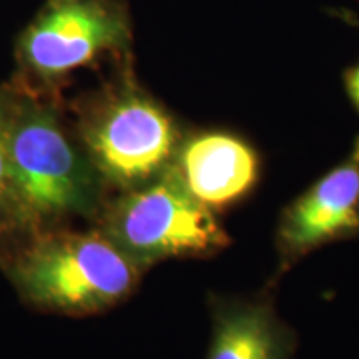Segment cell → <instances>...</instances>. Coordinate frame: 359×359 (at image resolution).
Instances as JSON below:
<instances>
[{
  "mask_svg": "<svg viewBox=\"0 0 359 359\" xmlns=\"http://www.w3.org/2000/svg\"><path fill=\"white\" fill-rule=\"evenodd\" d=\"M7 145L17 228L34 236L102 205L100 173L70 132L60 95L8 83Z\"/></svg>",
  "mask_w": 359,
  "mask_h": 359,
  "instance_id": "obj_1",
  "label": "cell"
},
{
  "mask_svg": "<svg viewBox=\"0 0 359 359\" xmlns=\"http://www.w3.org/2000/svg\"><path fill=\"white\" fill-rule=\"evenodd\" d=\"M132 60L75 105V137L105 185L128 191L173 165L183 140L173 115L135 80Z\"/></svg>",
  "mask_w": 359,
  "mask_h": 359,
  "instance_id": "obj_2",
  "label": "cell"
},
{
  "mask_svg": "<svg viewBox=\"0 0 359 359\" xmlns=\"http://www.w3.org/2000/svg\"><path fill=\"white\" fill-rule=\"evenodd\" d=\"M12 280L35 306L92 314L128 298L142 268L98 231H42L12 259Z\"/></svg>",
  "mask_w": 359,
  "mask_h": 359,
  "instance_id": "obj_3",
  "label": "cell"
},
{
  "mask_svg": "<svg viewBox=\"0 0 359 359\" xmlns=\"http://www.w3.org/2000/svg\"><path fill=\"white\" fill-rule=\"evenodd\" d=\"M133 27L123 0H47L15 43L12 82L60 95L72 72L102 57L132 58Z\"/></svg>",
  "mask_w": 359,
  "mask_h": 359,
  "instance_id": "obj_4",
  "label": "cell"
},
{
  "mask_svg": "<svg viewBox=\"0 0 359 359\" xmlns=\"http://www.w3.org/2000/svg\"><path fill=\"white\" fill-rule=\"evenodd\" d=\"M100 231L142 269L168 258L210 257L230 243L213 210L188 191L173 165L107 206Z\"/></svg>",
  "mask_w": 359,
  "mask_h": 359,
  "instance_id": "obj_5",
  "label": "cell"
},
{
  "mask_svg": "<svg viewBox=\"0 0 359 359\" xmlns=\"http://www.w3.org/2000/svg\"><path fill=\"white\" fill-rule=\"evenodd\" d=\"M359 235V137L338 167L285 210L278 226L283 264L326 243Z\"/></svg>",
  "mask_w": 359,
  "mask_h": 359,
  "instance_id": "obj_6",
  "label": "cell"
},
{
  "mask_svg": "<svg viewBox=\"0 0 359 359\" xmlns=\"http://www.w3.org/2000/svg\"><path fill=\"white\" fill-rule=\"evenodd\" d=\"M173 167L188 191L217 212L253 191L262 163L257 150L241 137L210 130L183 137Z\"/></svg>",
  "mask_w": 359,
  "mask_h": 359,
  "instance_id": "obj_7",
  "label": "cell"
},
{
  "mask_svg": "<svg viewBox=\"0 0 359 359\" xmlns=\"http://www.w3.org/2000/svg\"><path fill=\"white\" fill-rule=\"evenodd\" d=\"M293 336L264 303H226L215 313L208 359H288Z\"/></svg>",
  "mask_w": 359,
  "mask_h": 359,
  "instance_id": "obj_8",
  "label": "cell"
},
{
  "mask_svg": "<svg viewBox=\"0 0 359 359\" xmlns=\"http://www.w3.org/2000/svg\"><path fill=\"white\" fill-rule=\"evenodd\" d=\"M7 122L8 88L7 85H4V87H0V238L19 233L12 190L11 161H8Z\"/></svg>",
  "mask_w": 359,
  "mask_h": 359,
  "instance_id": "obj_9",
  "label": "cell"
},
{
  "mask_svg": "<svg viewBox=\"0 0 359 359\" xmlns=\"http://www.w3.org/2000/svg\"><path fill=\"white\" fill-rule=\"evenodd\" d=\"M346 90L349 98H351L354 107L359 111V65H356L346 74Z\"/></svg>",
  "mask_w": 359,
  "mask_h": 359,
  "instance_id": "obj_10",
  "label": "cell"
}]
</instances>
